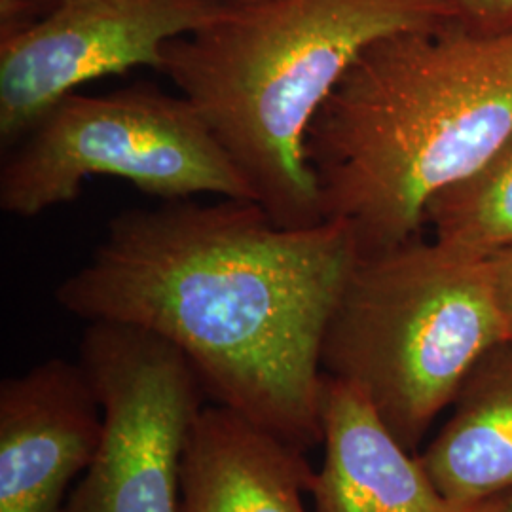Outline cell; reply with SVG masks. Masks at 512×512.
<instances>
[{
  "mask_svg": "<svg viewBox=\"0 0 512 512\" xmlns=\"http://www.w3.org/2000/svg\"><path fill=\"white\" fill-rule=\"evenodd\" d=\"M495 503H497V511L512 512V497H507V499H499V501H495Z\"/></svg>",
  "mask_w": 512,
  "mask_h": 512,
  "instance_id": "9a60e30c",
  "label": "cell"
},
{
  "mask_svg": "<svg viewBox=\"0 0 512 512\" xmlns=\"http://www.w3.org/2000/svg\"><path fill=\"white\" fill-rule=\"evenodd\" d=\"M325 458L311 490L315 512H497L495 501L459 505L440 494L372 404L346 382L323 374Z\"/></svg>",
  "mask_w": 512,
  "mask_h": 512,
  "instance_id": "9c48e42d",
  "label": "cell"
},
{
  "mask_svg": "<svg viewBox=\"0 0 512 512\" xmlns=\"http://www.w3.org/2000/svg\"><path fill=\"white\" fill-rule=\"evenodd\" d=\"M495 306L499 311L505 340L512 342V247L486 258Z\"/></svg>",
  "mask_w": 512,
  "mask_h": 512,
  "instance_id": "4fadbf2b",
  "label": "cell"
},
{
  "mask_svg": "<svg viewBox=\"0 0 512 512\" xmlns=\"http://www.w3.org/2000/svg\"><path fill=\"white\" fill-rule=\"evenodd\" d=\"M505 340L486 258L416 238L357 256L321 346V370L355 387L416 454L480 357Z\"/></svg>",
  "mask_w": 512,
  "mask_h": 512,
  "instance_id": "277c9868",
  "label": "cell"
},
{
  "mask_svg": "<svg viewBox=\"0 0 512 512\" xmlns=\"http://www.w3.org/2000/svg\"><path fill=\"white\" fill-rule=\"evenodd\" d=\"M456 18L480 29L512 25V0H448Z\"/></svg>",
  "mask_w": 512,
  "mask_h": 512,
  "instance_id": "5bb4252c",
  "label": "cell"
},
{
  "mask_svg": "<svg viewBox=\"0 0 512 512\" xmlns=\"http://www.w3.org/2000/svg\"><path fill=\"white\" fill-rule=\"evenodd\" d=\"M454 414L418 456L440 494L459 505L512 497V342L488 349L467 374Z\"/></svg>",
  "mask_w": 512,
  "mask_h": 512,
  "instance_id": "8fae6325",
  "label": "cell"
},
{
  "mask_svg": "<svg viewBox=\"0 0 512 512\" xmlns=\"http://www.w3.org/2000/svg\"><path fill=\"white\" fill-rule=\"evenodd\" d=\"M306 452L238 412L203 406L183 465V512H308Z\"/></svg>",
  "mask_w": 512,
  "mask_h": 512,
  "instance_id": "30bf717a",
  "label": "cell"
},
{
  "mask_svg": "<svg viewBox=\"0 0 512 512\" xmlns=\"http://www.w3.org/2000/svg\"><path fill=\"white\" fill-rule=\"evenodd\" d=\"M425 224L446 249L488 258L512 247V135L473 173L439 190Z\"/></svg>",
  "mask_w": 512,
  "mask_h": 512,
  "instance_id": "7c38bea8",
  "label": "cell"
},
{
  "mask_svg": "<svg viewBox=\"0 0 512 512\" xmlns=\"http://www.w3.org/2000/svg\"><path fill=\"white\" fill-rule=\"evenodd\" d=\"M92 177H118L165 202L198 194L253 200V190L183 95L133 86L71 93L46 110L0 169V209L33 219L71 203Z\"/></svg>",
  "mask_w": 512,
  "mask_h": 512,
  "instance_id": "5b68a950",
  "label": "cell"
},
{
  "mask_svg": "<svg viewBox=\"0 0 512 512\" xmlns=\"http://www.w3.org/2000/svg\"><path fill=\"white\" fill-rule=\"evenodd\" d=\"M103 412L80 363L52 357L0 384V512H59L99 448Z\"/></svg>",
  "mask_w": 512,
  "mask_h": 512,
  "instance_id": "ba28073f",
  "label": "cell"
},
{
  "mask_svg": "<svg viewBox=\"0 0 512 512\" xmlns=\"http://www.w3.org/2000/svg\"><path fill=\"white\" fill-rule=\"evenodd\" d=\"M78 363L103 412L99 448L59 512H183V465L207 395L181 349L141 327L93 321Z\"/></svg>",
  "mask_w": 512,
  "mask_h": 512,
  "instance_id": "8992f818",
  "label": "cell"
},
{
  "mask_svg": "<svg viewBox=\"0 0 512 512\" xmlns=\"http://www.w3.org/2000/svg\"><path fill=\"white\" fill-rule=\"evenodd\" d=\"M512 135V25L454 18L368 46L306 135L321 213L357 256L418 238L429 200Z\"/></svg>",
  "mask_w": 512,
  "mask_h": 512,
  "instance_id": "7a4b0ae2",
  "label": "cell"
},
{
  "mask_svg": "<svg viewBox=\"0 0 512 512\" xmlns=\"http://www.w3.org/2000/svg\"><path fill=\"white\" fill-rule=\"evenodd\" d=\"M355 260L342 220L285 228L253 200L167 202L110 220L55 300L162 336L207 397L308 452L323 442V336Z\"/></svg>",
  "mask_w": 512,
  "mask_h": 512,
  "instance_id": "6da1fadb",
  "label": "cell"
},
{
  "mask_svg": "<svg viewBox=\"0 0 512 512\" xmlns=\"http://www.w3.org/2000/svg\"><path fill=\"white\" fill-rule=\"evenodd\" d=\"M37 6H42V8H46V12L52 8V6H55L59 0H33Z\"/></svg>",
  "mask_w": 512,
  "mask_h": 512,
  "instance_id": "2e32d148",
  "label": "cell"
},
{
  "mask_svg": "<svg viewBox=\"0 0 512 512\" xmlns=\"http://www.w3.org/2000/svg\"><path fill=\"white\" fill-rule=\"evenodd\" d=\"M230 0H59L0 40V141L14 147L76 88L133 67L162 69L164 46L219 18Z\"/></svg>",
  "mask_w": 512,
  "mask_h": 512,
  "instance_id": "52a82bcc",
  "label": "cell"
},
{
  "mask_svg": "<svg viewBox=\"0 0 512 512\" xmlns=\"http://www.w3.org/2000/svg\"><path fill=\"white\" fill-rule=\"evenodd\" d=\"M448 0H230L164 46L165 74L198 110L275 224L323 222L306 156L315 114L368 46L435 27Z\"/></svg>",
  "mask_w": 512,
  "mask_h": 512,
  "instance_id": "3957f363",
  "label": "cell"
}]
</instances>
